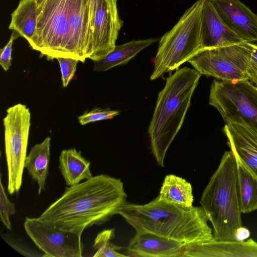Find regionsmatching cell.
Wrapping results in <instances>:
<instances>
[{
    "instance_id": "cell-7",
    "label": "cell",
    "mask_w": 257,
    "mask_h": 257,
    "mask_svg": "<svg viewBox=\"0 0 257 257\" xmlns=\"http://www.w3.org/2000/svg\"><path fill=\"white\" fill-rule=\"evenodd\" d=\"M209 103L218 111L225 124L242 125L257 136V87L249 80L214 79Z\"/></svg>"
},
{
    "instance_id": "cell-31",
    "label": "cell",
    "mask_w": 257,
    "mask_h": 257,
    "mask_svg": "<svg viewBox=\"0 0 257 257\" xmlns=\"http://www.w3.org/2000/svg\"><path fill=\"white\" fill-rule=\"evenodd\" d=\"M98 0H90L91 4V20L92 23V28L95 11L97 7Z\"/></svg>"
},
{
    "instance_id": "cell-19",
    "label": "cell",
    "mask_w": 257,
    "mask_h": 257,
    "mask_svg": "<svg viewBox=\"0 0 257 257\" xmlns=\"http://www.w3.org/2000/svg\"><path fill=\"white\" fill-rule=\"evenodd\" d=\"M158 38L132 40L116 45L114 49L103 58L94 62L93 70L106 71L115 66L127 63L140 51L156 43Z\"/></svg>"
},
{
    "instance_id": "cell-10",
    "label": "cell",
    "mask_w": 257,
    "mask_h": 257,
    "mask_svg": "<svg viewBox=\"0 0 257 257\" xmlns=\"http://www.w3.org/2000/svg\"><path fill=\"white\" fill-rule=\"evenodd\" d=\"M27 234L43 252V257H81L84 245L81 235L58 229L39 217H26Z\"/></svg>"
},
{
    "instance_id": "cell-22",
    "label": "cell",
    "mask_w": 257,
    "mask_h": 257,
    "mask_svg": "<svg viewBox=\"0 0 257 257\" xmlns=\"http://www.w3.org/2000/svg\"><path fill=\"white\" fill-rule=\"evenodd\" d=\"M37 20L36 0H20L17 8L11 14L9 29L16 32L28 42L35 34Z\"/></svg>"
},
{
    "instance_id": "cell-29",
    "label": "cell",
    "mask_w": 257,
    "mask_h": 257,
    "mask_svg": "<svg viewBox=\"0 0 257 257\" xmlns=\"http://www.w3.org/2000/svg\"><path fill=\"white\" fill-rule=\"evenodd\" d=\"M6 241L14 249L19 252L20 253L25 256H42L43 254H40L39 252H36L34 250L30 249L25 247V246H21V245L17 243L15 241L11 240L10 239H5Z\"/></svg>"
},
{
    "instance_id": "cell-21",
    "label": "cell",
    "mask_w": 257,
    "mask_h": 257,
    "mask_svg": "<svg viewBox=\"0 0 257 257\" xmlns=\"http://www.w3.org/2000/svg\"><path fill=\"white\" fill-rule=\"evenodd\" d=\"M237 187L240 210L247 213L257 209V177L238 158Z\"/></svg>"
},
{
    "instance_id": "cell-16",
    "label": "cell",
    "mask_w": 257,
    "mask_h": 257,
    "mask_svg": "<svg viewBox=\"0 0 257 257\" xmlns=\"http://www.w3.org/2000/svg\"><path fill=\"white\" fill-rule=\"evenodd\" d=\"M223 132L230 150L257 177V136L235 123L225 124Z\"/></svg>"
},
{
    "instance_id": "cell-11",
    "label": "cell",
    "mask_w": 257,
    "mask_h": 257,
    "mask_svg": "<svg viewBox=\"0 0 257 257\" xmlns=\"http://www.w3.org/2000/svg\"><path fill=\"white\" fill-rule=\"evenodd\" d=\"M117 0H98L92 25V60H100L115 48L122 21L117 7Z\"/></svg>"
},
{
    "instance_id": "cell-14",
    "label": "cell",
    "mask_w": 257,
    "mask_h": 257,
    "mask_svg": "<svg viewBox=\"0 0 257 257\" xmlns=\"http://www.w3.org/2000/svg\"><path fill=\"white\" fill-rule=\"evenodd\" d=\"M181 256L257 257V242L251 238L243 241H209L185 244Z\"/></svg>"
},
{
    "instance_id": "cell-6",
    "label": "cell",
    "mask_w": 257,
    "mask_h": 257,
    "mask_svg": "<svg viewBox=\"0 0 257 257\" xmlns=\"http://www.w3.org/2000/svg\"><path fill=\"white\" fill-rule=\"evenodd\" d=\"M35 34L28 42L32 49L47 60L72 58L70 20L72 0H36Z\"/></svg>"
},
{
    "instance_id": "cell-26",
    "label": "cell",
    "mask_w": 257,
    "mask_h": 257,
    "mask_svg": "<svg viewBox=\"0 0 257 257\" xmlns=\"http://www.w3.org/2000/svg\"><path fill=\"white\" fill-rule=\"evenodd\" d=\"M57 60L61 72L62 85L66 87L73 79L79 62L77 59L71 58L58 57Z\"/></svg>"
},
{
    "instance_id": "cell-1",
    "label": "cell",
    "mask_w": 257,
    "mask_h": 257,
    "mask_svg": "<svg viewBox=\"0 0 257 257\" xmlns=\"http://www.w3.org/2000/svg\"><path fill=\"white\" fill-rule=\"evenodd\" d=\"M126 198L120 179L100 174L66 187L39 217L56 228L81 235L85 229L119 214Z\"/></svg>"
},
{
    "instance_id": "cell-4",
    "label": "cell",
    "mask_w": 257,
    "mask_h": 257,
    "mask_svg": "<svg viewBox=\"0 0 257 257\" xmlns=\"http://www.w3.org/2000/svg\"><path fill=\"white\" fill-rule=\"evenodd\" d=\"M200 204L212 224L213 238L218 241H236V231L242 226V213L238 198L236 159L231 150L223 154L203 192Z\"/></svg>"
},
{
    "instance_id": "cell-32",
    "label": "cell",
    "mask_w": 257,
    "mask_h": 257,
    "mask_svg": "<svg viewBox=\"0 0 257 257\" xmlns=\"http://www.w3.org/2000/svg\"><path fill=\"white\" fill-rule=\"evenodd\" d=\"M209 1H212V0H209Z\"/></svg>"
},
{
    "instance_id": "cell-20",
    "label": "cell",
    "mask_w": 257,
    "mask_h": 257,
    "mask_svg": "<svg viewBox=\"0 0 257 257\" xmlns=\"http://www.w3.org/2000/svg\"><path fill=\"white\" fill-rule=\"evenodd\" d=\"M158 197L166 202L185 207H192L194 200L191 184L173 174L165 176Z\"/></svg>"
},
{
    "instance_id": "cell-5",
    "label": "cell",
    "mask_w": 257,
    "mask_h": 257,
    "mask_svg": "<svg viewBox=\"0 0 257 257\" xmlns=\"http://www.w3.org/2000/svg\"><path fill=\"white\" fill-rule=\"evenodd\" d=\"M204 0H198L160 39L150 77L155 80L176 70L201 47V16Z\"/></svg>"
},
{
    "instance_id": "cell-18",
    "label": "cell",
    "mask_w": 257,
    "mask_h": 257,
    "mask_svg": "<svg viewBox=\"0 0 257 257\" xmlns=\"http://www.w3.org/2000/svg\"><path fill=\"white\" fill-rule=\"evenodd\" d=\"M51 138L47 137L42 143L36 144L31 149L24 163V168L38 185V194L45 189L49 174L50 160Z\"/></svg>"
},
{
    "instance_id": "cell-2",
    "label": "cell",
    "mask_w": 257,
    "mask_h": 257,
    "mask_svg": "<svg viewBox=\"0 0 257 257\" xmlns=\"http://www.w3.org/2000/svg\"><path fill=\"white\" fill-rule=\"evenodd\" d=\"M136 232H150L186 244L213 239L201 206L185 207L160 200L142 205L126 203L119 212Z\"/></svg>"
},
{
    "instance_id": "cell-24",
    "label": "cell",
    "mask_w": 257,
    "mask_h": 257,
    "mask_svg": "<svg viewBox=\"0 0 257 257\" xmlns=\"http://www.w3.org/2000/svg\"><path fill=\"white\" fill-rule=\"evenodd\" d=\"M16 208L15 204L11 202L6 194L5 187L0 179V220L9 230L12 229L10 217L15 214Z\"/></svg>"
},
{
    "instance_id": "cell-17",
    "label": "cell",
    "mask_w": 257,
    "mask_h": 257,
    "mask_svg": "<svg viewBox=\"0 0 257 257\" xmlns=\"http://www.w3.org/2000/svg\"><path fill=\"white\" fill-rule=\"evenodd\" d=\"M58 168L68 186L80 183L92 177L90 162L75 148L63 150L59 157Z\"/></svg>"
},
{
    "instance_id": "cell-12",
    "label": "cell",
    "mask_w": 257,
    "mask_h": 257,
    "mask_svg": "<svg viewBox=\"0 0 257 257\" xmlns=\"http://www.w3.org/2000/svg\"><path fill=\"white\" fill-rule=\"evenodd\" d=\"M228 27L247 43H257V15L239 0L211 1Z\"/></svg>"
},
{
    "instance_id": "cell-13",
    "label": "cell",
    "mask_w": 257,
    "mask_h": 257,
    "mask_svg": "<svg viewBox=\"0 0 257 257\" xmlns=\"http://www.w3.org/2000/svg\"><path fill=\"white\" fill-rule=\"evenodd\" d=\"M245 42L225 24L212 2L204 0L201 16L200 50Z\"/></svg>"
},
{
    "instance_id": "cell-9",
    "label": "cell",
    "mask_w": 257,
    "mask_h": 257,
    "mask_svg": "<svg viewBox=\"0 0 257 257\" xmlns=\"http://www.w3.org/2000/svg\"><path fill=\"white\" fill-rule=\"evenodd\" d=\"M252 43L200 50L188 62L201 75L223 81L248 80Z\"/></svg>"
},
{
    "instance_id": "cell-8",
    "label": "cell",
    "mask_w": 257,
    "mask_h": 257,
    "mask_svg": "<svg viewBox=\"0 0 257 257\" xmlns=\"http://www.w3.org/2000/svg\"><path fill=\"white\" fill-rule=\"evenodd\" d=\"M3 121L8 169L7 189L12 195L19 192L22 184L31 126L29 109L25 104H17L7 110Z\"/></svg>"
},
{
    "instance_id": "cell-27",
    "label": "cell",
    "mask_w": 257,
    "mask_h": 257,
    "mask_svg": "<svg viewBox=\"0 0 257 257\" xmlns=\"http://www.w3.org/2000/svg\"><path fill=\"white\" fill-rule=\"evenodd\" d=\"M19 37H20V35L13 31L6 45L0 50V65L5 71H8L12 65L13 42Z\"/></svg>"
},
{
    "instance_id": "cell-23",
    "label": "cell",
    "mask_w": 257,
    "mask_h": 257,
    "mask_svg": "<svg viewBox=\"0 0 257 257\" xmlns=\"http://www.w3.org/2000/svg\"><path fill=\"white\" fill-rule=\"evenodd\" d=\"M115 237V229H104L99 232L94 240L92 248L95 250L94 257H124L127 254L118 252L121 247L113 244L111 240Z\"/></svg>"
},
{
    "instance_id": "cell-25",
    "label": "cell",
    "mask_w": 257,
    "mask_h": 257,
    "mask_svg": "<svg viewBox=\"0 0 257 257\" xmlns=\"http://www.w3.org/2000/svg\"><path fill=\"white\" fill-rule=\"evenodd\" d=\"M119 114V111L109 108H95L85 112L78 117L79 122L82 125L99 120L111 119Z\"/></svg>"
},
{
    "instance_id": "cell-30",
    "label": "cell",
    "mask_w": 257,
    "mask_h": 257,
    "mask_svg": "<svg viewBox=\"0 0 257 257\" xmlns=\"http://www.w3.org/2000/svg\"><path fill=\"white\" fill-rule=\"evenodd\" d=\"M250 234V231L247 228L241 226L236 231L235 234L236 240H245L249 237Z\"/></svg>"
},
{
    "instance_id": "cell-28",
    "label": "cell",
    "mask_w": 257,
    "mask_h": 257,
    "mask_svg": "<svg viewBox=\"0 0 257 257\" xmlns=\"http://www.w3.org/2000/svg\"><path fill=\"white\" fill-rule=\"evenodd\" d=\"M248 73V80L257 87V45L253 43Z\"/></svg>"
},
{
    "instance_id": "cell-15",
    "label": "cell",
    "mask_w": 257,
    "mask_h": 257,
    "mask_svg": "<svg viewBox=\"0 0 257 257\" xmlns=\"http://www.w3.org/2000/svg\"><path fill=\"white\" fill-rule=\"evenodd\" d=\"M185 243L150 232H136L127 247L128 256H181Z\"/></svg>"
},
{
    "instance_id": "cell-3",
    "label": "cell",
    "mask_w": 257,
    "mask_h": 257,
    "mask_svg": "<svg viewBox=\"0 0 257 257\" xmlns=\"http://www.w3.org/2000/svg\"><path fill=\"white\" fill-rule=\"evenodd\" d=\"M201 76L189 67L178 68L166 78L164 87L158 94L148 133L152 153L162 167L166 152L183 124Z\"/></svg>"
}]
</instances>
